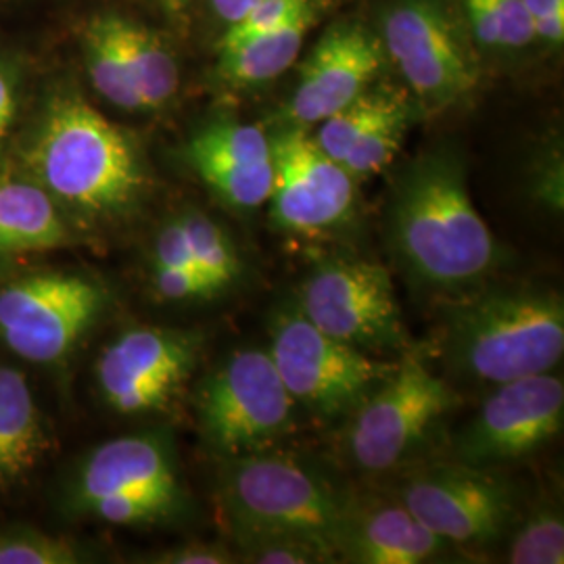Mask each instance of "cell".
I'll return each mask as SVG.
<instances>
[{"label": "cell", "mask_w": 564, "mask_h": 564, "mask_svg": "<svg viewBox=\"0 0 564 564\" xmlns=\"http://www.w3.org/2000/svg\"><path fill=\"white\" fill-rule=\"evenodd\" d=\"M387 241L421 286L456 293L500 262V247L468 193L456 149L424 151L398 174L387 205Z\"/></svg>", "instance_id": "1"}, {"label": "cell", "mask_w": 564, "mask_h": 564, "mask_svg": "<svg viewBox=\"0 0 564 564\" xmlns=\"http://www.w3.org/2000/svg\"><path fill=\"white\" fill-rule=\"evenodd\" d=\"M25 165L65 218L82 224L121 223L149 191L139 142L78 95L46 105L25 149Z\"/></svg>", "instance_id": "2"}, {"label": "cell", "mask_w": 564, "mask_h": 564, "mask_svg": "<svg viewBox=\"0 0 564 564\" xmlns=\"http://www.w3.org/2000/svg\"><path fill=\"white\" fill-rule=\"evenodd\" d=\"M440 354L447 372L468 383L550 372L563 360V297L527 282L463 293L445 307Z\"/></svg>", "instance_id": "3"}, {"label": "cell", "mask_w": 564, "mask_h": 564, "mask_svg": "<svg viewBox=\"0 0 564 564\" xmlns=\"http://www.w3.org/2000/svg\"><path fill=\"white\" fill-rule=\"evenodd\" d=\"M349 496L318 464L276 447L223 460L220 502L232 535L300 533L337 552Z\"/></svg>", "instance_id": "4"}, {"label": "cell", "mask_w": 564, "mask_h": 564, "mask_svg": "<svg viewBox=\"0 0 564 564\" xmlns=\"http://www.w3.org/2000/svg\"><path fill=\"white\" fill-rule=\"evenodd\" d=\"M69 508L111 524H158L186 508L176 447L144 431L95 447L69 484Z\"/></svg>", "instance_id": "5"}, {"label": "cell", "mask_w": 564, "mask_h": 564, "mask_svg": "<svg viewBox=\"0 0 564 564\" xmlns=\"http://www.w3.org/2000/svg\"><path fill=\"white\" fill-rule=\"evenodd\" d=\"M203 444L218 458L276 447L295 426L291 393L265 349H237L218 364L195 398Z\"/></svg>", "instance_id": "6"}, {"label": "cell", "mask_w": 564, "mask_h": 564, "mask_svg": "<svg viewBox=\"0 0 564 564\" xmlns=\"http://www.w3.org/2000/svg\"><path fill=\"white\" fill-rule=\"evenodd\" d=\"M468 28L447 0H393L381 18L387 59L416 105L440 113L466 101L481 82Z\"/></svg>", "instance_id": "7"}, {"label": "cell", "mask_w": 564, "mask_h": 564, "mask_svg": "<svg viewBox=\"0 0 564 564\" xmlns=\"http://www.w3.org/2000/svg\"><path fill=\"white\" fill-rule=\"evenodd\" d=\"M268 354L293 402L323 421L349 419L398 366L328 337L293 302L272 318Z\"/></svg>", "instance_id": "8"}, {"label": "cell", "mask_w": 564, "mask_h": 564, "mask_svg": "<svg viewBox=\"0 0 564 564\" xmlns=\"http://www.w3.org/2000/svg\"><path fill=\"white\" fill-rule=\"evenodd\" d=\"M456 387L408 351L384 383L349 416L347 456L368 475L395 470L421 452L458 405Z\"/></svg>", "instance_id": "9"}, {"label": "cell", "mask_w": 564, "mask_h": 564, "mask_svg": "<svg viewBox=\"0 0 564 564\" xmlns=\"http://www.w3.org/2000/svg\"><path fill=\"white\" fill-rule=\"evenodd\" d=\"M295 305L328 337L362 351L408 349L391 272L362 258H321L305 274Z\"/></svg>", "instance_id": "10"}, {"label": "cell", "mask_w": 564, "mask_h": 564, "mask_svg": "<svg viewBox=\"0 0 564 564\" xmlns=\"http://www.w3.org/2000/svg\"><path fill=\"white\" fill-rule=\"evenodd\" d=\"M107 307L101 282L72 272H41L0 286V341L23 360L59 362Z\"/></svg>", "instance_id": "11"}, {"label": "cell", "mask_w": 564, "mask_h": 564, "mask_svg": "<svg viewBox=\"0 0 564 564\" xmlns=\"http://www.w3.org/2000/svg\"><path fill=\"white\" fill-rule=\"evenodd\" d=\"M421 523L452 545H489L517 523V491L502 477L464 463L429 464L393 491Z\"/></svg>", "instance_id": "12"}, {"label": "cell", "mask_w": 564, "mask_h": 564, "mask_svg": "<svg viewBox=\"0 0 564 564\" xmlns=\"http://www.w3.org/2000/svg\"><path fill=\"white\" fill-rule=\"evenodd\" d=\"M205 335L193 328L137 326L102 349L97 384L118 414L162 412L193 377Z\"/></svg>", "instance_id": "13"}, {"label": "cell", "mask_w": 564, "mask_h": 564, "mask_svg": "<svg viewBox=\"0 0 564 564\" xmlns=\"http://www.w3.org/2000/svg\"><path fill=\"white\" fill-rule=\"evenodd\" d=\"M564 421L561 377L542 372L496 384L454 437L458 463L491 468L517 463L552 442Z\"/></svg>", "instance_id": "14"}, {"label": "cell", "mask_w": 564, "mask_h": 564, "mask_svg": "<svg viewBox=\"0 0 564 564\" xmlns=\"http://www.w3.org/2000/svg\"><path fill=\"white\" fill-rule=\"evenodd\" d=\"M274 184L270 223L286 235L321 237L339 230L356 214V181L330 160L302 126H284L270 137Z\"/></svg>", "instance_id": "15"}, {"label": "cell", "mask_w": 564, "mask_h": 564, "mask_svg": "<svg viewBox=\"0 0 564 564\" xmlns=\"http://www.w3.org/2000/svg\"><path fill=\"white\" fill-rule=\"evenodd\" d=\"M383 42L360 21L330 25L303 63L284 111L289 126H312L356 101L383 69Z\"/></svg>", "instance_id": "16"}, {"label": "cell", "mask_w": 564, "mask_h": 564, "mask_svg": "<svg viewBox=\"0 0 564 564\" xmlns=\"http://www.w3.org/2000/svg\"><path fill=\"white\" fill-rule=\"evenodd\" d=\"M184 158L207 188L237 212L258 209L270 199L272 144L256 123L209 121L186 142Z\"/></svg>", "instance_id": "17"}, {"label": "cell", "mask_w": 564, "mask_h": 564, "mask_svg": "<svg viewBox=\"0 0 564 564\" xmlns=\"http://www.w3.org/2000/svg\"><path fill=\"white\" fill-rule=\"evenodd\" d=\"M454 545L426 529L393 494L349 496L337 558L356 564H423L444 561Z\"/></svg>", "instance_id": "18"}, {"label": "cell", "mask_w": 564, "mask_h": 564, "mask_svg": "<svg viewBox=\"0 0 564 564\" xmlns=\"http://www.w3.org/2000/svg\"><path fill=\"white\" fill-rule=\"evenodd\" d=\"M48 442L32 389L18 368L0 366V491L21 484Z\"/></svg>", "instance_id": "19"}, {"label": "cell", "mask_w": 564, "mask_h": 564, "mask_svg": "<svg viewBox=\"0 0 564 564\" xmlns=\"http://www.w3.org/2000/svg\"><path fill=\"white\" fill-rule=\"evenodd\" d=\"M72 241L65 214L36 182L0 176V253L59 249Z\"/></svg>", "instance_id": "20"}, {"label": "cell", "mask_w": 564, "mask_h": 564, "mask_svg": "<svg viewBox=\"0 0 564 564\" xmlns=\"http://www.w3.org/2000/svg\"><path fill=\"white\" fill-rule=\"evenodd\" d=\"M318 20V2L310 0L302 11L274 32L220 48L218 74L235 88H253L281 78L302 53L307 32Z\"/></svg>", "instance_id": "21"}, {"label": "cell", "mask_w": 564, "mask_h": 564, "mask_svg": "<svg viewBox=\"0 0 564 564\" xmlns=\"http://www.w3.org/2000/svg\"><path fill=\"white\" fill-rule=\"evenodd\" d=\"M121 48L130 65L144 111H158L174 101L181 88L178 63L165 42L144 25L118 15Z\"/></svg>", "instance_id": "22"}, {"label": "cell", "mask_w": 564, "mask_h": 564, "mask_svg": "<svg viewBox=\"0 0 564 564\" xmlns=\"http://www.w3.org/2000/svg\"><path fill=\"white\" fill-rule=\"evenodd\" d=\"M88 76L105 101L123 111H144L141 95L121 48L118 15H99L84 32Z\"/></svg>", "instance_id": "23"}, {"label": "cell", "mask_w": 564, "mask_h": 564, "mask_svg": "<svg viewBox=\"0 0 564 564\" xmlns=\"http://www.w3.org/2000/svg\"><path fill=\"white\" fill-rule=\"evenodd\" d=\"M178 220L186 232L195 265L216 295H223L226 289L241 281V253L224 226L199 209L182 212Z\"/></svg>", "instance_id": "24"}, {"label": "cell", "mask_w": 564, "mask_h": 564, "mask_svg": "<svg viewBox=\"0 0 564 564\" xmlns=\"http://www.w3.org/2000/svg\"><path fill=\"white\" fill-rule=\"evenodd\" d=\"M416 102L403 93L393 107L375 121L356 144L349 149L341 165L354 181L370 178L389 167L402 151L405 134L416 118Z\"/></svg>", "instance_id": "25"}, {"label": "cell", "mask_w": 564, "mask_h": 564, "mask_svg": "<svg viewBox=\"0 0 564 564\" xmlns=\"http://www.w3.org/2000/svg\"><path fill=\"white\" fill-rule=\"evenodd\" d=\"M473 41L485 48H524L535 41L523 0H460Z\"/></svg>", "instance_id": "26"}, {"label": "cell", "mask_w": 564, "mask_h": 564, "mask_svg": "<svg viewBox=\"0 0 564 564\" xmlns=\"http://www.w3.org/2000/svg\"><path fill=\"white\" fill-rule=\"evenodd\" d=\"M402 95L403 90L395 88H368L356 101L321 121V128L312 139L330 160L341 163L364 132L384 116Z\"/></svg>", "instance_id": "27"}, {"label": "cell", "mask_w": 564, "mask_h": 564, "mask_svg": "<svg viewBox=\"0 0 564 564\" xmlns=\"http://www.w3.org/2000/svg\"><path fill=\"white\" fill-rule=\"evenodd\" d=\"M239 563L324 564L335 563L337 552L321 540L300 533H239L235 535Z\"/></svg>", "instance_id": "28"}, {"label": "cell", "mask_w": 564, "mask_h": 564, "mask_svg": "<svg viewBox=\"0 0 564 564\" xmlns=\"http://www.w3.org/2000/svg\"><path fill=\"white\" fill-rule=\"evenodd\" d=\"M506 561L512 564H563L564 521L561 508H535L512 531Z\"/></svg>", "instance_id": "29"}, {"label": "cell", "mask_w": 564, "mask_h": 564, "mask_svg": "<svg viewBox=\"0 0 564 564\" xmlns=\"http://www.w3.org/2000/svg\"><path fill=\"white\" fill-rule=\"evenodd\" d=\"M84 552L67 538L30 527L0 529V564H76Z\"/></svg>", "instance_id": "30"}, {"label": "cell", "mask_w": 564, "mask_h": 564, "mask_svg": "<svg viewBox=\"0 0 564 564\" xmlns=\"http://www.w3.org/2000/svg\"><path fill=\"white\" fill-rule=\"evenodd\" d=\"M307 2L310 0H262L247 18L226 28L218 42V51L279 30L286 21L293 20Z\"/></svg>", "instance_id": "31"}, {"label": "cell", "mask_w": 564, "mask_h": 564, "mask_svg": "<svg viewBox=\"0 0 564 564\" xmlns=\"http://www.w3.org/2000/svg\"><path fill=\"white\" fill-rule=\"evenodd\" d=\"M151 284L163 302H203L218 297L199 272L186 268L151 263Z\"/></svg>", "instance_id": "32"}, {"label": "cell", "mask_w": 564, "mask_h": 564, "mask_svg": "<svg viewBox=\"0 0 564 564\" xmlns=\"http://www.w3.org/2000/svg\"><path fill=\"white\" fill-rule=\"evenodd\" d=\"M149 563L155 564H232L239 563L237 552H232L224 544H191L167 547L149 558Z\"/></svg>", "instance_id": "33"}, {"label": "cell", "mask_w": 564, "mask_h": 564, "mask_svg": "<svg viewBox=\"0 0 564 564\" xmlns=\"http://www.w3.org/2000/svg\"><path fill=\"white\" fill-rule=\"evenodd\" d=\"M535 41L558 46L564 41V0H523Z\"/></svg>", "instance_id": "34"}, {"label": "cell", "mask_w": 564, "mask_h": 564, "mask_svg": "<svg viewBox=\"0 0 564 564\" xmlns=\"http://www.w3.org/2000/svg\"><path fill=\"white\" fill-rule=\"evenodd\" d=\"M20 107V84H18V76L15 72L0 63V151L2 144L9 137L11 123L15 120Z\"/></svg>", "instance_id": "35"}, {"label": "cell", "mask_w": 564, "mask_h": 564, "mask_svg": "<svg viewBox=\"0 0 564 564\" xmlns=\"http://www.w3.org/2000/svg\"><path fill=\"white\" fill-rule=\"evenodd\" d=\"M262 0H212V7L216 15L226 23V28L239 23L242 18H247L256 4Z\"/></svg>", "instance_id": "36"}, {"label": "cell", "mask_w": 564, "mask_h": 564, "mask_svg": "<svg viewBox=\"0 0 564 564\" xmlns=\"http://www.w3.org/2000/svg\"><path fill=\"white\" fill-rule=\"evenodd\" d=\"M153 2L167 15H182L193 0H153Z\"/></svg>", "instance_id": "37"}]
</instances>
